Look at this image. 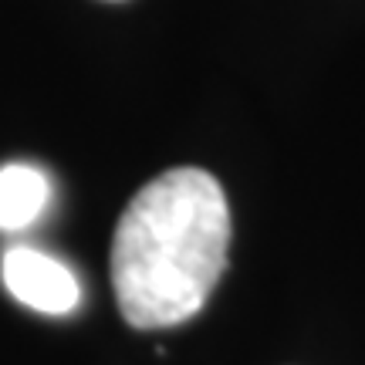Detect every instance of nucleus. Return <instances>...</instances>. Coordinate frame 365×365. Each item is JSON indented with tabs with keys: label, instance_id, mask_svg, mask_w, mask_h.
Masks as SVG:
<instances>
[{
	"label": "nucleus",
	"instance_id": "obj_1",
	"mask_svg": "<svg viewBox=\"0 0 365 365\" xmlns=\"http://www.w3.org/2000/svg\"><path fill=\"white\" fill-rule=\"evenodd\" d=\"M227 193L196 166L149 180L122 210L112 237V287L122 318L139 331L190 322L227 271Z\"/></svg>",
	"mask_w": 365,
	"mask_h": 365
},
{
	"label": "nucleus",
	"instance_id": "obj_2",
	"mask_svg": "<svg viewBox=\"0 0 365 365\" xmlns=\"http://www.w3.org/2000/svg\"><path fill=\"white\" fill-rule=\"evenodd\" d=\"M0 277L14 301L41 314H71L81 301V284L75 271L44 250L11 247L0 261Z\"/></svg>",
	"mask_w": 365,
	"mask_h": 365
},
{
	"label": "nucleus",
	"instance_id": "obj_3",
	"mask_svg": "<svg viewBox=\"0 0 365 365\" xmlns=\"http://www.w3.org/2000/svg\"><path fill=\"white\" fill-rule=\"evenodd\" d=\"M51 182L31 163L0 166V230H24L48 210Z\"/></svg>",
	"mask_w": 365,
	"mask_h": 365
}]
</instances>
